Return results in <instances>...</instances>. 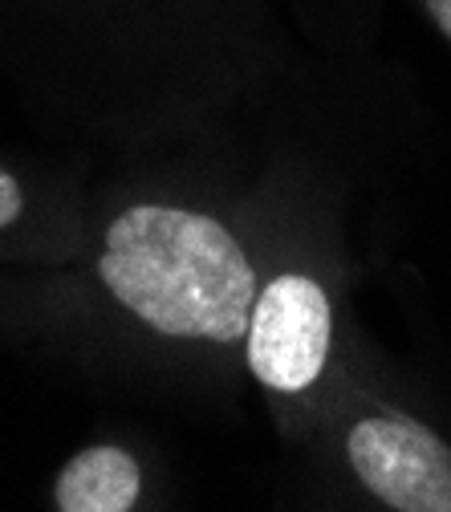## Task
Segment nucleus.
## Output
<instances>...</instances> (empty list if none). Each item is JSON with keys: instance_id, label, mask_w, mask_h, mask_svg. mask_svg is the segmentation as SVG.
I'll return each instance as SVG.
<instances>
[{"instance_id": "f257e3e1", "label": "nucleus", "mask_w": 451, "mask_h": 512, "mask_svg": "<svg viewBox=\"0 0 451 512\" xmlns=\"http://www.w3.org/2000/svg\"><path fill=\"white\" fill-rule=\"evenodd\" d=\"M86 313L171 346L244 342L256 269L212 212L135 196L114 204L86 256Z\"/></svg>"}, {"instance_id": "f03ea898", "label": "nucleus", "mask_w": 451, "mask_h": 512, "mask_svg": "<svg viewBox=\"0 0 451 512\" xmlns=\"http://www.w3.org/2000/svg\"><path fill=\"white\" fill-rule=\"evenodd\" d=\"M334 350V305L309 273H277L256 289L244 358L252 378L273 395H305L326 374Z\"/></svg>"}, {"instance_id": "7ed1b4c3", "label": "nucleus", "mask_w": 451, "mask_h": 512, "mask_svg": "<svg viewBox=\"0 0 451 512\" xmlns=\"http://www.w3.org/2000/svg\"><path fill=\"white\" fill-rule=\"evenodd\" d=\"M346 464L395 512H451V452L407 415H362L346 427Z\"/></svg>"}, {"instance_id": "20e7f679", "label": "nucleus", "mask_w": 451, "mask_h": 512, "mask_svg": "<svg viewBox=\"0 0 451 512\" xmlns=\"http://www.w3.org/2000/svg\"><path fill=\"white\" fill-rule=\"evenodd\" d=\"M143 460L126 443H86L53 476V512H139Z\"/></svg>"}, {"instance_id": "39448f33", "label": "nucleus", "mask_w": 451, "mask_h": 512, "mask_svg": "<svg viewBox=\"0 0 451 512\" xmlns=\"http://www.w3.org/2000/svg\"><path fill=\"white\" fill-rule=\"evenodd\" d=\"M49 216H53V204L41 200V191L29 183V175L0 163V248L21 244L33 252H45V248L66 252L70 232L53 228Z\"/></svg>"}, {"instance_id": "423d86ee", "label": "nucleus", "mask_w": 451, "mask_h": 512, "mask_svg": "<svg viewBox=\"0 0 451 512\" xmlns=\"http://www.w3.org/2000/svg\"><path fill=\"white\" fill-rule=\"evenodd\" d=\"M427 13L435 17V25L443 29V37L451 41V0H427Z\"/></svg>"}]
</instances>
